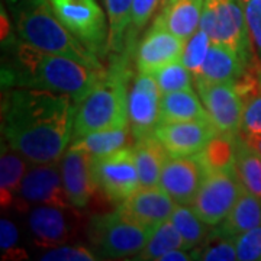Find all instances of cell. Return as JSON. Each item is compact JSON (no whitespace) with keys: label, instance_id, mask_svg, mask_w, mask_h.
Wrapping results in <instances>:
<instances>
[{"label":"cell","instance_id":"cell-1","mask_svg":"<svg viewBox=\"0 0 261 261\" xmlns=\"http://www.w3.org/2000/svg\"><path fill=\"white\" fill-rule=\"evenodd\" d=\"M77 103L68 94L10 87L2 96V135L29 164L58 163L73 141Z\"/></svg>","mask_w":261,"mask_h":261},{"label":"cell","instance_id":"cell-2","mask_svg":"<svg viewBox=\"0 0 261 261\" xmlns=\"http://www.w3.org/2000/svg\"><path fill=\"white\" fill-rule=\"evenodd\" d=\"M2 87H25L68 94L79 103L106 74L73 58L48 54L20 41L15 32L2 38Z\"/></svg>","mask_w":261,"mask_h":261},{"label":"cell","instance_id":"cell-3","mask_svg":"<svg viewBox=\"0 0 261 261\" xmlns=\"http://www.w3.org/2000/svg\"><path fill=\"white\" fill-rule=\"evenodd\" d=\"M15 35L48 54L73 58L93 70L105 71L102 60L92 54L65 28L51 0H8Z\"/></svg>","mask_w":261,"mask_h":261},{"label":"cell","instance_id":"cell-4","mask_svg":"<svg viewBox=\"0 0 261 261\" xmlns=\"http://www.w3.org/2000/svg\"><path fill=\"white\" fill-rule=\"evenodd\" d=\"M129 53L112 56V64L93 90L77 105L73 140L96 130L129 126Z\"/></svg>","mask_w":261,"mask_h":261},{"label":"cell","instance_id":"cell-5","mask_svg":"<svg viewBox=\"0 0 261 261\" xmlns=\"http://www.w3.org/2000/svg\"><path fill=\"white\" fill-rule=\"evenodd\" d=\"M152 231L116 206L113 212L96 215L87 226L92 250L99 258H135L148 243Z\"/></svg>","mask_w":261,"mask_h":261},{"label":"cell","instance_id":"cell-6","mask_svg":"<svg viewBox=\"0 0 261 261\" xmlns=\"http://www.w3.org/2000/svg\"><path fill=\"white\" fill-rule=\"evenodd\" d=\"M199 27L209 35L212 44L232 48L252 67L255 54L240 0H205Z\"/></svg>","mask_w":261,"mask_h":261},{"label":"cell","instance_id":"cell-7","mask_svg":"<svg viewBox=\"0 0 261 261\" xmlns=\"http://www.w3.org/2000/svg\"><path fill=\"white\" fill-rule=\"evenodd\" d=\"M243 192L232 160L224 166L211 164L192 207L206 224L216 226L229 215Z\"/></svg>","mask_w":261,"mask_h":261},{"label":"cell","instance_id":"cell-8","mask_svg":"<svg viewBox=\"0 0 261 261\" xmlns=\"http://www.w3.org/2000/svg\"><path fill=\"white\" fill-rule=\"evenodd\" d=\"M58 19L92 54L109 56V23L94 0H51Z\"/></svg>","mask_w":261,"mask_h":261},{"label":"cell","instance_id":"cell-9","mask_svg":"<svg viewBox=\"0 0 261 261\" xmlns=\"http://www.w3.org/2000/svg\"><path fill=\"white\" fill-rule=\"evenodd\" d=\"M92 174L96 189L111 202L119 205L141 187L132 145L105 155L92 157Z\"/></svg>","mask_w":261,"mask_h":261},{"label":"cell","instance_id":"cell-10","mask_svg":"<svg viewBox=\"0 0 261 261\" xmlns=\"http://www.w3.org/2000/svg\"><path fill=\"white\" fill-rule=\"evenodd\" d=\"M197 93L206 112L221 135L228 138L240 134L244 112V97L235 84L196 82Z\"/></svg>","mask_w":261,"mask_h":261},{"label":"cell","instance_id":"cell-11","mask_svg":"<svg viewBox=\"0 0 261 261\" xmlns=\"http://www.w3.org/2000/svg\"><path fill=\"white\" fill-rule=\"evenodd\" d=\"M209 167L207 151L186 157H168L161 171L159 186L177 205H192Z\"/></svg>","mask_w":261,"mask_h":261},{"label":"cell","instance_id":"cell-12","mask_svg":"<svg viewBox=\"0 0 261 261\" xmlns=\"http://www.w3.org/2000/svg\"><path fill=\"white\" fill-rule=\"evenodd\" d=\"M152 134L167 149L170 157L205 152L221 135L211 119L159 123Z\"/></svg>","mask_w":261,"mask_h":261},{"label":"cell","instance_id":"cell-13","mask_svg":"<svg viewBox=\"0 0 261 261\" xmlns=\"http://www.w3.org/2000/svg\"><path fill=\"white\" fill-rule=\"evenodd\" d=\"M185 47L186 39L173 34L159 15L135 48L137 70L152 74L164 65L180 61Z\"/></svg>","mask_w":261,"mask_h":261},{"label":"cell","instance_id":"cell-14","mask_svg":"<svg viewBox=\"0 0 261 261\" xmlns=\"http://www.w3.org/2000/svg\"><path fill=\"white\" fill-rule=\"evenodd\" d=\"M161 90L154 75L137 73L129 89V128L134 140L152 134L160 123Z\"/></svg>","mask_w":261,"mask_h":261},{"label":"cell","instance_id":"cell-15","mask_svg":"<svg viewBox=\"0 0 261 261\" xmlns=\"http://www.w3.org/2000/svg\"><path fill=\"white\" fill-rule=\"evenodd\" d=\"M19 197L28 205L74 207L65 192L60 161L49 164H31L22 180Z\"/></svg>","mask_w":261,"mask_h":261},{"label":"cell","instance_id":"cell-16","mask_svg":"<svg viewBox=\"0 0 261 261\" xmlns=\"http://www.w3.org/2000/svg\"><path fill=\"white\" fill-rule=\"evenodd\" d=\"M75 207L38 205L28 215V225L34 240L42 247L64 245L74 233Z\"/></svg>","mask_w":261,"mask_h":261},{"label":"cell","instance_id":"cell-17","mask_svg":"<svg viewBox=\"0 0 261 261\" xmlns=\"http://www.w3.org/2000/svg\"><path fill=\"white\" fill-rule=\"evenodd\" d=\"M60 170L71 205L75 209L86 207L97 190L92 174V155L70 145L60 160Z\"/></svg>","mask_w":261,"mask_h":261},{"label":"cell","instance_id":"cell-18","mask_svg":"<svg viewBox=\"0 0 261 261\" xmlns=\"http://www.w3.org/2000/svg\"><path fill=\"white\" fill-rule=\"evenodd\" d=\"M177 203L167 192L160 186L140 187L118 207L130 218L154 231L171 218Z\"/></svg>","mask_w":261,"mask_h":261},{"label":"cell","instance_id":"cell-19","mask_svg":"<svg viewBox=\"0 0 261 261\" xmlns=\"http://www.w3.org/2000/svg\"><path fill=\"white\" fill-rule=\"evenodd\" d=\"M250 65L235 49L221 44H212L202 68V74L196 80L211 83L237 84Z\"/></svg>","mask_w":261,"mask_h":261},{"label":"cell","instance_id":"cell-20","mask_svg":"<svg viewBox=\"0 0 261 261\" xmlns=\"http://www.w3.org/2000/svg\"><path fill=\"white\" fill-rule=\"evenodd\" d=\"M132 149L135 154L141 187L159 186L163 167L170 157L167 149L154 137V134L134 140Z\"/></svg>","mask_w":261,"mask_h":261},{"label":"cell","instance_id":"cell-21","mask_svg":"<svg viewBox=\"0 0 261 261\" xmlns=\"http://www.w3.org/2000/svg\"><path fill=\"white\" fill-rule=\"evenodd\" d=\"M232 160L241 185L247 192L261 199V154L241 134L229 137Z\"/></svg>","mask_w":261,"mask_h":261},{"label":"cell","instance_id":"cell-22","mask_svg":"<svg viewBox=\"0 0 261 261\" xmlns=\"http://www.w3.org/2000/svg\"><path fill=\"white\" fill-rule=\"evenodd\" d=\"M211 119L193 89L177 90L161 96L160 105V123L167 122H186Z\"/></svg>","mask_w":261,"mask_h":261},{"label":"cell","instance_id":"cell-23","mask_svg":"<svg viewBox=\"0 0 261 261\" xmlns=\"http://www.w3.org/2000/svg\"><path fill=\"white\" fill-rule=\"evenodd\" d=\"M205 0H166L160 16L173 34L189 39L200 25Z\"/></svg>","mask_w":261,"mask_h":261},{"label":"cell","instance_id":"cell-24","mask_svg":"<svg viewBox=\"0 0 261 261\" xmlns=\"http://www.w3.org/2000/svg\"><path fill=\"white\" fill-rule=\"evenodd\" d=\"M261 225V199L247 192H244L233 205L232 211L225 218L219 225H216V229L221 235L237 238L238 235L250 231L255 226Z\"/></svg>","mask_w":261,"mask_h":261},{"label":"cell","instance_id":"cell-25","mask_svg":"<svg viewBox=\"0 0 261 261\" xmlns=\"http://www.w3.org/2000/svg\"><path fill=\"white\" fill-rule=\"evenodd\" d=\"M29 161L18 151L10 147L6 141H2V155H0V200L2 207L8 209L13 205L19 196V189L25 177Z\"/></svg>","mask_w":261,"mask_h":261},{"label":"cell","instance_id":"cell-26","mask_svg":"<svg viewBox=\"0 0 261 261\" xmlns=\"http://www.w3.org/2000/svg\"><path fill=\"white\" fill-rule=\"evenodd\" d=\"M109 23V54L119 56L125 51L130 25L134 0H105Z\"/></svg>","mask_w":261,"mask_h":261},{"label":"cell","instance_id":"cell-27","mask_svg":"<svg viewBox=\"0 0 261 261\" xmlns=\"http://www.w3.org/2000/svg\"><path fill=\"white\" fill-rule=\"evenodd\" d=\"M130 135L132 132L129 126L118 128V129L96 130V132L86 134L77 140H73L70 145L90 154L92 157L105 155V154H111L113 151L128 145Z\"/></svg>","mask_w":261,"mask_h":261},{"label":"cell","instance_id":"cell-28","mask_svg":"<svg viewBox=\"0 0 261 261\" xmlns=\"http://www.w3.org/2000/svg\"><path fill=\"white\" fill-rule=\"evenodd\" d=\"M170 221L177 228L186 250H195L209 235V226L196 214L192 205H177Z\"/></svg>","mask_w":261,"mask_h":261},{"label":"cell","instance_id":"cell-29","mask_svg":"<svg viewBox=\"0 0 261 261\" xmlns=\"http://www.w3.org/2000/svg\"><path fill=\"white\" fill-rule=\"evenodd\" d=\"M176 248H185V241L177 228L168 219L152 231L147 245L134 260H159L161 255Z\"/></svg>","mask_w":261,"mask_h":261},{"label":"cell","instance_id":"cell-30","mask_svg":"<svg viewBox=\"0 0 261 261\" xmlns=\"http://www.w3.org/2000/svg\"><path fill=\"white\" fill-rule=\"evenodd\" d=\"M193 260L203 261H233L238 260L233 238L221 235L218 231L211 232L203 243L196 247Z\"/></svg>","mask_w":261,"mask_h":261},{"label":"cell","instance_id":"cell-31","mask_svg":"<svg viewBox=\"0 0 261 261\" xmlns=\"http://www.w3.org/2000/svg\"><path fill=\"white\" fill-rule=\"evenodd\" d=\"M166 0H134L132 5V15H130V25L126 35V44L125 51L135 57V48H137V38L141 31L149 23L151 18L154 16L155 10L159 9L160 5Z\"/></svg>","mask_w":261,"mask_h":261},{"label":"cell","instance_id":"cell-32","mask_svg":"<svg viewBox=\"0 0 261 261\" xmlns=\"http://www.w3.org/2000/svg\"><path fill=\"white\" fill-rule=\"evenodd\" d=\"M152 75L163 94L192 89L193 80H195L190 70L181 61H174V63L164 65L157 71H154Z\"/></svg>","mask_w":261,"mask_h":261},{"label":"cell","instance_id":"cell-33","mask_svg":"<svg viewBox=\"0 0 261 261\" xmlns=\"http://www.w3.org/2000/svg\"><path fill=\"white\" fill-rule=\"evenodd\" d=\"M211 45H212L211 38L200 27L196 29L195 34L186 41V47H185L180 61L190 70V73L195 77V82L202 74V68H203Z\"/></svg>","mask_w":261,"mask_h":261},{"label":"cell","instance_id":"cell-34","mask_svg":"<svg viewBox=\"0 0 261 261\" xmlns=\"http://www.w3.org/2000/svg\"><path fill=\"white\" fill-rule=\"evenodd\" d=\"M240 134L248 142L261 138V86L251 92V94L244 97V112Z\"/></svg>","mask_w":261,"mask_h":261},{"label":"cell","instance_id":"cell-35","mask_svg":"<svg viewBox=\"0 0 261 261\" xmlns=\"http://www.w3.org/2000/svg\"><path fill=\"white\" fill-rule=\"evenodd\" d=\"M240 261H261V225L238 235L235 240Z\"/></svg>","mask_w":261,"mask_h":261},{"label":"cell","instance_id":"cell-36","mask_svg":"<svg viewBox=\"0 0 261 261\" xmlns=\"http://www.w3.org/2000/svg\"><path fill=\"white\" fill-rule=\"evenodd\" d=\"M240 2L243 3L247 28L255 54V60H258V63L261 64V5L251 0H240Z\"/></svg>","mask_w":261,"mask_h":261},{"label":"cell","instance_id":"cell-37","mask_svg":"<svg viewBox=\"0 0 261 261\" xmlns=\"http://www.w3.org/2000/svg\"><path fill=\"white\" fill-rule=\"evenodd\" d=\"M39 258L42 261H94L99 257L92 248L89 250L82 245H58L44 252Z\"/></svg>","mask_w":261,"mask_h":261},{"label":"cell","instance_id":"cell-38","mask_svg":"<svg viewBox=\"0 0 261 261\" xmlns=\"http://www.w3.org/2000/svg\"><path fill=\"white\" fill-rule=\"evenodd\" d=\"M19 241V231L16 225L13 224L10 219L3 218L0 221V248L3 258H10V254H15V258H19V252L16 245Z\"/></svg>","mask_w":261,"mask_h":261},{"label":"cell","instance_id":"cell-39","mask_svg":"<svg viewBox=\"0 0 261 261\" xmlns=\"http://www.w3.org/2000/svg\"><path fill=\"white\" fill-rule=\"evenodd\" d=\"M189 250L185 248H176L171 251L166 252L164 255H161L159 261H190L193 260V254H189Z\"/></svg>","mask_w":261,"mask_h":261},{"label":"cell","instance_id":"cell-40","mask_svg":"<svg viewBox=\"0 0 261 261\" xmlns=\"http://www.w3.org/2000/svg\"><path fill=\"white\" fill-rule=\"evenodd\" d=\"M250 144H251L252 147H254V148L257 149V151H258V152H260V154H261V138H258V140L251 141Z\"/></svg>","mask_w":261,"mask_h":261},{"label":"cell","instance_id":"cell-41","mask_svg":"<svg viewBox=\"0 0 261 261\" xmlns=\"http://www.w3.org/2000/svg\"><path fill=\"white\" fill-rule=\"evenodd\" d=\"M251 2H255V3H258V5H261V0H251Z\"/></svg>","mask_w":261,"mask_h":261}]
</instances>
